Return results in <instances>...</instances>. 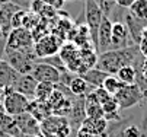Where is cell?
<instances>
[{"label": "cell", "mask_w": 147, "mask_h": 137, "mask_svg": "<svg viewBox=\"0 0 147 137\" xmlns=\"http://www.w3.org/2000/svg\"><path fill=\"white\" fill-rule=\"evenodd\" d=\"M103 13L100 7L96 5L95 0H85V19H86V26L90 32V40L92 45L96 51V40H98V29L102 22Z\"/></svg>", "instance_id": "obj_7"}, {"label": "cell", "mask_w": 147, "mask_h": 137, "mask_svg": "<svg viewBox=\"0 0 147 137\" xmlns=\"http://www.w3.org/2000/svg\"><path fill=\"white\" fill-rule=\"evenodd\" d=\"M128 12L138 19L147 21V0H136V2L130 6Z\"/></svg>", "instance_id": "obj_22"}, {"label": "cell", "mask_w": 147, "mask_h": 137, "mask_svg": "<svg viewBox=\"0 0 147 137\" xmlns=\"http://www.w3.org/2000/svg\"><path fill=\"white\" fill-rule=\"evenodd\" d=\"M19 77L20 74L6 60H0V89L3 90L7 88H13Z\"/></svg>", "instance_id": "obj_15"}, {"label": "cell", "mask_w": 147, "mask_h": 137, "mask_svg": "<svg viewBox=\"0 0 147 137\" xmlns=\"http://www.w3.org/2000/svg\"><path fill=\"white\" fill-rule=\"evenodd\" d=\"M143 92V99H141V105H143V115H141V130L146 131L147 130V89L141 90Z\"/></svg>", "instance_id": "obj_27"}, {"label": "cell", "mask_w": 147, "mask_h": 137, "mask_svg": "<svg viewBox=\"0 0 147 137\" xmlns=\"http://www.w3.org/2000/svg\"><path fill=\"white\" fill-rule=\"evenodd\" d=\"M5 60L19 73V74H31L38 58L31 51H5Z\"/></svg>", "instance_id": "obj_3"}, {"label": "cell", "mask_w": 147, "mask_h": 137, "mask_svg": "<svg viewBox=\"0 0 147 137\" xmlns=\"http://www.w3.org/2000/svg\"><path fill=\"white\" fill-rule=\"evenodd\" d=\"M32 137H44V134H41V133H38V134H35V136H32Z\"/></svg>", "instance_id": "obj_34"}, {"label": "cell", "mask_w": 147, "mask_h": 137, "mask_svg": "<svg viewBox=\"0 0 147 137\" xmlns=\"http://www.w3.org/2000/svg\"><path fill=\"white\" fill-rule=\"evenodd\" d=\"M15 123L18 126L19 133H24L28 136H35L39 133V123L34 118L29 112L20 114L15 117Z\"/></svg>", "instance_id": "obj_13"}, {"label": "cell", "mask_w": 147, "mask_h": 137, "mask_svg": "<svg viewBox=\"0 0 147 137\" xmlns=\"http://www.w3.org/2000/svg\"><path fill=\"white\" fill-rule=\"evenodd\" d=\"M69 89L74 96H86L89 95L95 88H92L82 76H74L69 83Z\"/></svg>", "instance_id": "obj_18"}, {"label": "cell", "mask_w": 147, "mask_h": 137, "mask_svg": "<svg viewBox=\"0 0 147 137\" xmlns=\"http://www.w3.org/2000/svg\"><path fill=\"white\" fill-rule=\"evenodd\" d=\"M39 133L44 134V137H69L71 126L66 117L50 115L39 123Z\"/></svg>", "instance_id": "obj_2"}, {"label": "cell", "mask_w": 147, "mask_h": 137, "mask_svg": "<svg viewBox=\"0 0 147 137\" xmlns=\"http://www.w3.org/2000/svg\"><path fill=\"white\" fill-rule=\"evenodd\" d=\"M114 98L118 102L119 109H128V108H133V107H136L137 104L141 102L143 92L136 83L134 85H124L114 95Z\"/></svg>", "instance_id": "obj_8"}, {"label": "cell", "mask_w": 147, "mask_h": 137, "mask_svg": "<svg viewBox=\"0 0 147 137\" xmlns=\"http://www.w3.org/2000/svg\"><path fill=\"white\" fill-rule=\"evenodd\" d=\"M5 47H6V40L0 41V60H2V55L5 54Z\"/></svg>", "instance_id": "obj_31"}, {"label": "cell", "mask_w": 147, "mask_h": 137, "mask_svg": "<svg viewBox=\"0 0 147 137\" xmlns=\"http://www.w3.org/2000/svg\"><path fill=\"white\" fill-rule=\"evenodd\" d=\"M53 92H54V83L41 82V83H38V86H36L35 98H34V99L41 101V102H48V99H50V96L53 95Z\"/></svg>", "instance_id": "obj_21"}, {"label": "cell", "mask_w": 147, "mask_h": 137, "mask_svg": "<svg viewBox=\"0 0 147 137\" xmlns=\"http://www.w3.org/2000/svg\"><path fill=\"white\" fill-rule=\"evenodd\" d=\"M25 16H26V10H24V9H19L15 15H13V18H12V29H15V28H22L24 26V21H25Z\"/></svg>", "instance_id": "obj_26"}, {"label": "cell", "mask_w": 147, "mask_h": 137, "mask_svg": "<svg viewBox=\"0 0 147 137\" xmlns=\"http://www.w3.org/2000/svg\"><path fill=\"white\" fill-rule=\"evenodd\" d=\"M38 82L32 74H20L18 82L13 85V90L25 95L26 98H35V90H36Z\"/></svg>", "instance_id": "obj_14"}, {"label": "cell", "mask_w": 147, "mask_h": 137, "mask_svg": "<svg viewBox=\"0 0 147 137\" xmlns=\"http://www.w3.org/2000/svg\"><path fill=\"white\" fill-rule=\"evenodd\" d=\"M34 36L25 28H15L7 34L5 51H31L34 50Z\"/></svg>", "instance_id": "obj_5"}, {"label": "cell", "mask_w": 147, "mask_h": 137, "mask_svg": "<svg viewBox=\"0 0 147 137\" xmlns=\"http://www.w3.org/2000/svg\"><path fill=\"white\" fill-rule=\"evenodd\" d=\"M39 22H41V18H39L36 13H34V12H26V16H25V21H24V26H22V28H25V29H28V31H34V29L38 26Z\"/></svg>", "instance_id": "obj_25"}, {"label": "cell", "mask_w": 147, "mask_h": 137, "mask_svg": "<svg viewBox=\"0 0 147 137\" xmlns=\"http://www.w3.org/2000/svg\"><path fill=\"white\" fill-rule=\"evenodd\" d=\"M6 38H7V35L5 34V31H3V28H2V26H0V41H5V40H6Z\"/></svg>", "instance_id": "obj_32"}, {"label": "cell", "mask_w": 147, "mask_h": 137, "mask_svg": "<svg viewBox=\"0 0 147 137\" xmlns=\"http://www.w3.org/2000/svg\"><path fill=\"white\" fill-rule=\"evenodd\" d=\"M108 76H109L108 73H105V72H102V70H99V69H96V67L89 69V70H86L85 73L82 74V77H83V79H85L92 88H102L103 80L107 79Z\"/></svg>", "instance_id": "obj_19"}, {"label": "cell", "mask_w": 147, "mask_h": 137, "mask_svg": "<svg viewBox=\"0 0 147 137\" xmlns=\"http://www.w3.org/2000/svg\"><path fill=\"white\" fill-rule=\"evenodd\" d=\"M124 24L127 26L130 35H131V40L134 41V44H140L141 38H143V32L147 28V21H143V19L136 18L134 15H131L128 10L124 13Z\"/></svg>", "instance_id": "obj_12"}, {"label": "cell", "mask_w": 147, "mask_h": 137, "mask_svg": "<svg viewBox=\"0 0 147 137\" xmlns=\"http://www.w3.org/2000/svg\"><path fill=\"white\" fill-rule=\"evenodd\" d=\"M0 92H2V89H0Z\"/></svg>", "instance_id": "obj_37"}, {"label": "cell", "mask_w": 147, "mask_h": 137, "mask_svg": "<svg viewBox=\"0 0 147 137\" xmlns=\"http://www.w3.org/2000/svg\"><path fill=\"white\" fill-rule=\"evenodd\" d=\"M19 9L20 7L18 5L9 2V0H7L5 5H2V7H0V26L3 28V31H5L6 35L12 31V25H10L12 24V18H13V15Z\"/></svg>", "instance_id": "obj_16"}, {"label": "cell", "mask_w": 147, "mask_h": 137, "mask_svg": "<svg viewBox=\"0 0 147 137\" xmlns=\"http://www.w3.org/2000/svg\"><path fill=\"white\" fill-rule=\"evenodd\" d=\"M136 2V0H115V5L118 7H122V9H130V6Z\"/></svg>", "instance_id": "obj_30"}, {"label": "cell", "mask_w": 147, "mask_h": 137, "mask_svg": "<svg viewBox=\"0 0 147 137\" xmlns=\"http://www.w3.org/2000/svg\"><path fill=\"white\" fill-rule=\"evenodd\" d=\"M6 112H5V108H3V102H0V118L5 115Z\"/></svg>", "instance_id": "obj_33"}, {"label": "cell", "mask_w": 147, "mask_h": 137, "mask_svg": "<svg viewBox=\"0 0 147 137\" xmlns=\"http://www.w3.org/2000/svg\"><path fill=\"white\" fill-rule=\"evenodd\" d=\"M115 76L118 77V80L122 85H134L136 79H137V73L133 66H125V67L119 69Z\"/></svg>", "instance_id": "obj_20"}, {"label": "cell", "mask_w": 147, "mask_h": 137, "mask_svg": "<svg viewBox=\"0 0 147 137\" xmlns=\"http://www.w3.org/2000/svg\"><path fill=\"white\" fill-rule=\"evenodd\" d=\"M28 112L34 117V118L41 123L44 121L45 118L53 114V109H51V105L48 102H41V101H34V102H29V107H28Z\"/></svg>", "instance_id": "obj_17"}, {"label": "cell", "mask_w": 147, "mask_h": 137, "mask_svg": "<svg viewBox=\"0 0 147 137\" xmlns=\"http://www.w3.org/2000/svg\"><path fill=\"white\" fill-rule=\"evenodd\" d=\"M63 47V40L54 32L47 34L41 40L34 43V54L36 58L42 60V58H48L53 55H57Z\"/></svg>", "instance_id": "obj_6"}, {"label": "cell", "mask_w": 147, "mask_h": 137, "mask_svg": "<svg viewBox=\"0 0 147 137\" xmlns=\"http://www.w3.org/2000/svg\"><path fill=\"white\" fill-rule=\"evenodd\" d=\"M12 137H13V136H12Z\"/></svg>", "instance_id": "obj_38"}, {"label": "cell", "mask_w": 147, "mask_h": 137, "mask_svg": "<svg viewBox=\"0 0 147 137\" xmlns=\"http://www.w3.org/2000/svg\"><path fill=\"white\" fill-rule=\"evenodd\" d=\"M109 2H112V3H115V0H109Z\"/></svg>", "instance_id": "obj_36"}, {"label": "cell", "mask_w": 147, "mask_h": 137, "mask_svg": "<svg viewBox=\"0 0 147 137\" xmlns=\"http://www.w3.org/2000/svg\"><path fill=\"white\" fill-rule=\"evenodd\" d=\"M64 2H73V0H64Z\"/></svg>", "instance_id": "obj_35"}, {"label": "cell", "mask_w": 147, "mask_h": 137, "mask_svg": "<svg viewBox=\"0 0 147 137\" xmlns=\"http://www.w3.org/2000/svg\"><path fill=\"white\" fill-rule=\"evenodd\" d=\"M131 45H137L134 44V41L131 40V35L125 26L124 22L121 21H115L112 22V38H111V50H122Z\"/></svg>", "instance_id": "obj_10"}, {"label": "cell", "mask_w": 147, "mask_h": 137, "mask_svg": "<svg viewBox=\"0 0 147 137\" xmlns=\"http://www.w3.org/2000/svg\"><path fill=\"white\" fill-rule=\"evenodd\" d=\"M138 48H140V54L147 60V36H143L141 41L138 44Z\"/></svg>", "instance_id": "obj_29"}, {"label": "cell", "mask_w": 147, "mask_h": 137, "mask_svg": "<svg viewBox=\"0 0 147 137\" xmlns=\"http://www.w3.org/2000/svg\"><path fill=\"white\" fill-rule=\"evenodd\" d=\"M2 95H3V108L7 115L16 117V115L28 112V107L31 102L29 98H26L25 95L19 92H15L12 88L3 89Z\"/></svg>", "instance_id": "obj_4"}, {"label": "cell", "mask_w": 147, "mask_h": 137, "mask_svg": "<svg viewBox=\"0 0 147 137\" xmlns=\"http://www.w3.org/2000/svg\"><path fill=\"white\" fill-rule=\"evenodd\" d=\"M31 74L35 77V80L38 83H41V82H45V83H60V80H61V72L57 67H54L53 64L44 63L41 60H36Z\"/></svg>", "instance_id": "obj_9"}, {"label": "cell", "mask_w": 147, "mask_h": 137, "mask_svg": "<svg viewBox=\"0 0 147 137\" xmlns=\"http://www.w3.org/2000/svg\"><path fill=\"white\" fill-rule=\"evenodd\" d=\"M42 3H45V5H48V6H51V7H54L55 10H58V9H61L63 6H64V0H41Z\"/></svg>", "instance_id": "obj_28"}, {"label": "cell", "mask_w": 147, "mask_h": 137, "mask_svg": "<svg viewBox=\"0 0 147 137\" xmlns=\"http://www.w3.org/2000/svg\"><path fill=\"white\" fill-rule=\"evenodd\" d=\"M138 57H140L138 45H131L122 50H109L98 55V61L95 67L108 74L115 76L119 69L125 66H133Z\"/></svg>", "instance_id": "obj_1"}, {"label": "cell", "mask_w": 147, "mask_h": 137, "mask_svg": "<svg viewBox=\"0 0 147 137\" xmlns=\"http://www.w3.org/2000/svg\"><path fill=\"white\" fill-rule=\"evenodd\" d=\"M114 137H144V131L136 124H128L119 131L118 136Z\"/></svg>", "instance_id": "obj_24"}, {"label": "cell", "mask_w": 147, "mask_h": 137, "mask_svg": "<svg viewBox=\"0 0 147 137\" xmlns=\"http://www.w3.org/2000/svg\"><path fill=\"white\" fill-rule=\"evenodd\" d=\"M124 85L118 80V77L117 76H114V74H109L108 77H107V79H105L103 80V83H102V88L105 89V90H107L111 96H114L121 88H122Z\"/></svg>", "instance_id": "obj_23"}, {"label": "cell", "mask_w": 147, "mask_h": 137, "mask_svg": "<svg viewBox=\"0 0 147 137\" xmlns=\"http://www.w3.org/2000/svg\"><path fill=\"white\" fill-rule=\"evenodd\" d=\"M111 38H112V21L111 18L103 16L98 29L96 40V54H102L111 50Z\"/></svg>", "instance_id": "obj_11"}]
</instances>
